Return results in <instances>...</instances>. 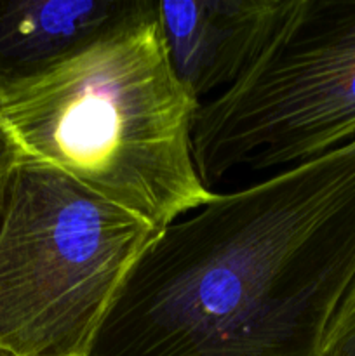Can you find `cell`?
<instances>
[{"label": "cell", "mask_w": 355, "mask_h": 356, "mask_svg": "<svg viewBox=\"0 0 355 356\" xmlns=\"http://www.w3.org/2000/svg\"><path fill=\"white\" fill-rule=\"evenodd\" d=\"M355 278V138L157 233L87 356H322Z\"/></svg>", "instance_id": "cell-1"}, {"label": "cell", "mask_w": 355, "mask_h": 356, "mask_svg": "<svg viewBox=\"0 0 355 356\" xmlns=\"http://www.w3.org/2000/svg\"><path fill=\"white\" fill-rule=\"evenodd\" d=\"M198 106L171 65L157 2L38 75L0 86V118L24 155L157 232L216 195L194 160Z\"/></svg>", "instance_id": "cell-2"}, {"label": "cell", "mask_w": 355, "mask_h": 356, "mask_svg": "<svg viewBox=\"0 0 355 356\" xmlns=\"http://www.w3.org/2000/svg\"><path fill=\"white\" fill-rule=\"evenodd\" d=\"M157 229L24 156L0 218V348L87 356Z\"/></svg>", "instance_id": "cell-3"}, {"label": "cell", "mask_w": 355, "mask_h": 356, "mask_svg": "<svg viewBox=\"0 0 355 356\" xmlns=\"http://www.w3.org/2000/svg\"><path fill=\"white\" fill-rule=\"evenodd\" d=\"M292 0L157 2L171 65L188 92L205 103L237 82L285 19Z\"/></svg>", "instance_id": "cell-4"}, {"label": "cell", "mask_w": 355, "mask_h": 356, "mask_svg": "<svg viewBox=\"0 0 355 356\" xmlns=\"http://www.w3.org/2000/svg\"><path fill=\"white\" fill-rule=\"evenodd\" d=\"M152 6L150 0H0V86L38 75Z\"/></svg>", "instance_id": "cell-5"}, {"label": "cell", "mask_w": 355, "mask_h": 356, "mask_svg": "<svg viewBox=\"0 0 355 356\" xmlns=\"http://www.w3.org/2000/svg\"><path fill=\"white\" fill-rule=\"evenodd\" d=\"M322 356H355V278L333 316Z\"/></svg>", "instance_id": "cell-6"}, {"label": "cell", "mask_w": 355, "mask_h": 356, "mask_svg": "<svg viewBox=\"0 0 355 356\" xmlns=\"http://www.w3.org/2000/svg\"><path fill=\"white\" fill-rule=\"evenodd\" d=\"M24 156L26 155L17 139L0 118V218H2L14 176H16Z\"/></svg>", "instance_id": "cell-7"}, {"label": "cell", "mask_w": 355, "mask_h": 356, "mask_svg": "<svg viewBox=\"0 0 355 356\" xmlns=\"http://www.w3.org/2000/svg\"><path fill=\"white\" fill-rule=\"evenodd\" d=\"M0 356H13L10 353H7L6 350H2V348H0Z\"/></svg>", "instance_id": "cell-8"}]
</instances>
